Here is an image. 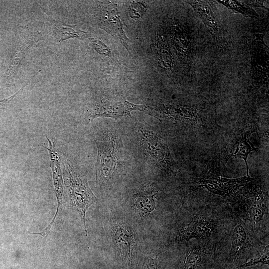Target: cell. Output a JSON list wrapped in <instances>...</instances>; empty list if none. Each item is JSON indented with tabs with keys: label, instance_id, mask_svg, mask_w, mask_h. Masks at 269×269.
I'll list each match as a JSON object with an SVG mask.
<instances>
[{
	"label": "cell",
	"instance_id": "cell-7",
	"mask_svg": "<svg viewBox=\"0 0 269 269\" xmlns=\"http://www.w3.org/2000/svg\"><path fill=\"white\" fill-rule=\"evenodd\" d=\"M252 180L253 178L248 176L234 179L209 176L200 178L196 187L206 189L213 194L226 196L245 186Z\"/></svg>",
	"mask_w": 269,
	"mask_h": 269
},
{
	"label": "cell",
	"instance_id": "cell-11",
	"mask_svg": "<svg viewBox=\"0 0 269 269\" xmlns=\"http://www.w3.org/2000/svg\"><path fill=\"white\" fill-rule=\"evenodd\" d=\"M213 229L211 223L203 220L194 221L183 229L178 238L188 240L193 238H203L209 235Z\"/></svg>",
	"mask_w": 269,
	"mask_h": 269
},
{
	"label": "cell",
	"instance_id": "cell-23",
	"mask_svg": "<svg viewBox=\"0 0 269 269\" xmlns=\"http://www.w3.org/2000/svg\"><path fill=\"white\" fill-rule=\"evenodd\" d=\"M142 269H160V268L157 261L150 258L145 262Z\"/></svg>",
	"mask_w": 269,
	"mask_h": 269
},
{
	"label": "cell",
	"instance_id": "cell-13",
	"mask_svg": "<svg viewBox=\"0 0 269 269\" xmlns=\"http://www.w3.org/2000/svg\"><path fill=\"white\" fill-rule=\"evenodd\" d=\"M195 9L200 13L204 22L213 33L217 31V24L210 6L205 1H191L190 2Z\"/></svg>",
	"mask_w": 269,
	"mask_h": 269
},
{
	"label": "cell",
	"instance_id": "cell-9",
	"mask_svg": "<svg viewBox=\"0 0 269 269\" xmlns=\"http://www.w3.org/2000/svg\"><path fill=\"white\" fill-rule=\"evenodd\" d=\"M250 134L248 131L245 130L238 133L230 143L227 150L228 157H238L244 160L248 176L249 175L247 158L251 152L257 149L250 141Z\"/></svg>",
	"mask_w": 269,
	"mask_h": 269
},
{
	"label": "cell",
	"instance_id": "cell-4",
	"mask_svg": "<svg viewBox=\"0 0 269 269\" xmlns=\"http://www.w3.org/2000/svg\"><path fill=\"white\" fill-rule=\"evenodd\" d=\"M18 35L14 55L5 74V78L8 80L13 78L16 76L20 64L28 49L38 41L43 39L42 35L39 31L30 30L25 26L19 27Z\"/></svg>",
	"mask_w": 269,
	"mask_h": 269
},
{
	"label": "cell",
	"instance_id": "cell-14",
	"mask_svg": "<svg viewBox=\"0 0 269 269\" xmlns=\"http://www.w3.org/2000/svg\"><path fill=\"white\" fill-rule=\"evenodd\" d=\"M248 235L243 225L238 224L234 228L232 234L231 252L237 255L246 247L248 242Z\"/></svg>",
	"mask_w": 269,
	"mask_h": 269
},
{
	"label": "cell",
	"instance_id": "cell-15",
	"mask_svg": "<svg viewBox=\"0 0 269 269\" xmlns=\"http://www.w3.org/2000/svg\"><path fill=\"white\" fill-rule=\"evenodd\" d=\"M128 230L118 227L115 232V238L122 253L130 255L131 252L133 239Z\"/></svg>",
	"mask_w": 269,
	"mask_h": 269
},
{
	"label": "cell",
	"instance_id": "cell-8",
	"mask_svg": "<svg viewBox=\"0 0 269 269\" xmlns=\"http://www.w3.org/2000/svg\"><path fill=\"white\" fill-rule=\"evenodd\" d=\"M99 17L100 27L119 41L129 51V39L124 31L117 6L111 2L103 4Z\"/></svg>",
	"mask_w": 269,
	"mask_h": 269
},
{
	"label": "cell",
	"instance_id": "cell-1",
	"mask_svg": "<svg viewBox=\"0 0 269 269\" xmlns=\"http://www.w3.org/2000/svg\"><path fill=\"white\" fill-rule=\"evenodd\" d=\"M63 165L64 183L70 204L78 212L87 236L86 212L97 199L88 184L87 173L79 171L68 161L64 162Z\"/></svg>",
	"mask_w": 269,
	"mask_h": 269
},
{
	"label": "cell",
	"instance_id": "cell-20",
	"mask_svg": "<svg viewBox=\"0 0 269 269\" xmlns=\"http://www.w3.org/2000/svg\"><path fill=\"white\" fill-rule=\"evenodd\" d=\"M266 250L263 255L258 257L254 259L251 260L250 261L246 263L245 264L241 265V268H245L249 266H252L255 265H257L259 263L263 264L269 265V247L267 248V246L266 248Z\"/></svg>",
	"mask_w": 269,
	"mask_h": 269
},
{
	"label": "cell",
	"instance_id": "cell-17",
	"mask_svg": "<svg viewBox=\"0 0 269 269\" xmlns=\"http://www.w3.org/2000/svg\"><path fill=\"white\" fill-rule=\"evenodd\" d=\"M266 205L263 200L257 201L253 205L250 213V217L252 222L255 225H259L264 215Z\"/></svg>",
	"mask_w": 269,
	"mask_h": 269
},
{
	"label": "cell",
	"instance_id": "cell-16",
	"mask_svg": "<svg viewBox=\"0 0 269 269\" xmlns=\"http://www.w3.org/2000/svg\"><path fill=\"white\" fill-rule=\"evenodd\" d=\"M201 260L200 249L197 248L190 249L186 256L183 269H196Z\"/></svg>",
	"mask_w": 269,
	"mask_h": 269
},
{
	"label": "cell",
	"instance_id": "cell-5",
	"mask_svg": "<svg viewBox=\"0 0 269 269\" xmlns=\"http://www.w3.org/2000/svg\"><path fill=\"white\" fill-rule=\"evenodd\" d=\"M48 145L45 148L47 149L50 156V167L52 172L54 193L57 201V206L56 213L51 223L41 232L32 233L33 234H38L44 238L47 237L53 225L55 220L62 208V203L64 197L63 178L61 168V161L59 154L56 151L55 146L50 139L47 137Z\"/></svg>",
	"mask_w": 269,
	"mask_h": 269
},
{
	"label": "cell",
	"instance_id": "cell-18",
	"mask_svg": "<svg viewBox=\"0 0 269 269\" xmlns=\"http://www.w3.org/2000/svg\"><path fill=\"white\" fill-rule=\"evenodd\" d=\"M94 49L100 54L113 58L110 49L100 40L88 37Z\"/></svg>",
	"mask_w": 269,
	"mask_h": 269
},
{
	"label": "cell",
	"instance_id": "cell-19",
	"mask_svg": "<svg viewBox=\"0 0 269 269\" xmlns=\"http://www.w3.org/2000/svg\"><path fill=\"white\" fill-rule=\"evenodd\" d=\"M220 2H223L222 3L227 5V6L235 9L237 11H238L240 12L243 13L244 14L248 15H252L255 14L256 13L254 11L251 10L250 8L246 7L245 6H242L239 3L236 2V1H220Z\"/></svg>",
	"mask_w": 269,
	"mask_h": 269
},
{
	"label": "cell",
	"instance_id": "cell-21",
	"mask_svg": "<svg viewBox=\"0 0 269 269\" xmlns=\"http://www.w3.org/2000/svg\"><path fill=\"white\" fill-rule=\"evenodd\" d=\"M145 6L140 2L133 1L131 2L130 7V16L133 18H138L142 15Z\"/></svg>",
	"mask_w": 269,
	"mask_h": 269
},
{
	"label": "cell",
	"instance_id": "cell-3",
	"mask_svg": "<svg viewBox=\"0 0 269 269\" xmlns=\"http://www.w3.org/2000/svg\"><path fill=\"white\" fill-rule=\"evenodd\" d=\"M146 106L134 104L125 99L120 100H104L97 102L89 113L90 120L100 117L117 119L122 117L131 116V112L138 110L146 112Z\"/></svg>",
	"mask_w": 269,
	"mask_h": 269
},
{
	"label": "cell",
	"instance_id": "cell-22",
	"mask_svg": "<svg viewBox=\"0 0 269 269\" xmlns=\"http://www.w3.org/2000/svg\"><path fill=\"white\" fill-rule=\"evenodd\" d=\"M37 72L34 75H33L31 79H29L27 83H25L21 88H20L16 92H15L12 96L3 99H0V109H5L9 103L18 94V93L23 89V88L28 85L30 81L35 77V76L38 73Z\"/></svg>",
	"mask_w": 269,
	"mask_h": 269
},
{
	"label": "cell",
	"instance_id": "cell-10",
	"mask_svg": "<svg viewBox=\"0 0 269 269\" xmlns=\"http://www.w3.org/2000/svg\"><path fill=\"white\" fill-rule=\"evenodd\" d=\"M159 111V116L163 115L167 118L190 124H196L199 121V117L196 111L191 108L175 105L163 106Z\"/></svg>",
	"mask_w": 269,
	"mask_h": 269
},
{
	"label": "cell",
	"instance_id": "cell-2",
	"mask_svg": "<svg viewBox=\"0 0 269 269\" xmlns=\"http://www.w3.org/2000/svg\"><path fill=\"white\" fill-rule=\"evenodd\" d=\"M139 136L144 149L155 163L165 169L173 167L175 162L167 142L161 136L147 128H141Z\"/></svg>",
	"mask_w": 269,
	"mask_h": 269
},
{
	"label": "cell",
	"instance_id": "cell-6",
	"mask_svg": "<svg viewBox=\"0 0 269 269\" xmlns=\"http://www.w3.org/2000/svg\"><path fill=\"white\" fill-rule=\"evenodd\" d=\"M119 140L114 136L97 140V171L103 177H109L114 172L118 161Z\"/></svg>",
	"mask_w": 269,
	"mask_h": 269
},
{
	"label": "cell",
	"instance_id": "cell-12",
	"mask_svg": "<svg viewBox=\"0 0 269 269\" xmlns=\"http://www.w3.org/2000/svg\"><path fill=\"white\" fill-rule=\"evenodd\" d=\"M52 21L54 25V36L58 42L73 38L83 39L87 36L85 32L78 29L73 25H67L58 20H52Z\"/></svg>",
	"mask_w": 269,
	"mask_h": 269
}]
</instances>
